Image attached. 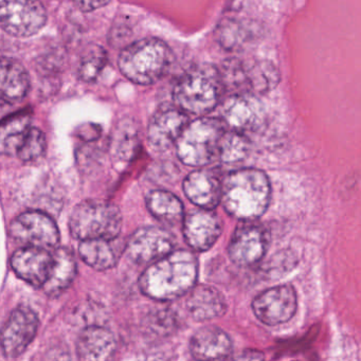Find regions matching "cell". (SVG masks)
<instances>
[{"mask_svg":"<svg viewBox=\"0 0 361 361\" xmlns=\"http://www.w3.org/2000/svg\"><path fill=\"white\" fill-rule=\"evenodd\" d=\"M198 276V261L187 250L171 251L149 264L139 279L143 295L157 301H172L189 293Z\"/></svg>","mask_w":361,"mask_h":361,"instance_id":"6da1fadb","label":"cell"},{"mask_svg":"<svg viewBox=\"0 0 361 361\" xmlns=\"http://www.w3.org/2000/svg\"><path fill=\"white\" fill-rule=\"evenodd\" d=\"M271 187L267 175L257 169H240L230 173L223 183L224 208L240 221H255L267 210Z\"/></svg>","mask_w":361,"mask_h":361,"instance_id":"7a4b0ae2","label":"cell"},{"mask_svg":"<svg viewBox=\"0 0 361 361\" xmlns=\"http://www.w3.org/2000/svg\"><path fill=\"white\" fill-rule=\"evenodd\" d=\"M225 92L219 69L211 64H197L177 80L173 99L185 114L204 116L215 109Z\"/></svg>","mask_w":361,"mask_h":361,"instance_id":"3957f363","label":"cell"},{"mask_svg":"<svg viewBox=\"0 0 361 361\" xmlns=\"http://www.w3.org/2000/svg\"><path fill=\"white\" fill-rule=\"evenodd\" d=\"M172 62L170 47L161 39L147 37L124 48L118 65L126 79L138 85L147 86L160 81Z\"/></svg>","mask_w":361,"mask_h":361,"instance_id":"277c9868","label":"cell"},{"mask_svg":"<svg viewBox=\"0 0 361 361\" xmlns=\"http://www.w3.org/2000/svg\"><path fill=\"white\" fill-rule=\"evenodd\" d=\"M227 130L223 120L202 117L189 122L177 139L176 152L185 166H204L214 161L219 141Z\"/></svg>","mask_w":361,"mask_h":361,"instance_id":"5b68a950","label":"cell"},{"mask_svg":"<svg viewBox=\"0 0 361 361\" xmlns=\"http://www.w3.org/2000/svg\"><path fill=\"white\" fill-rule=\"evenodd\" d=\"M122 215L118 207L100 200H86L73 209L69 219L71 235L79 240L118 238Z\"/></svg>","mask_w":361,"mask_h":361,"instance_id":"8992f818","label":"cell"},{"mask_svg":"<svg viewBox=\"0 0 361 361\" xmlns=\"http://www.w3.org/2000/svg\"><path fill=\"white\" fill-rule=\"evenodd\" d=\"M47 13L39 0H0V28L10 35L28 37L45 27Z\"/></svg>","mask_w":361,"mask_h":361,"instance_id":"52a82bcc","label":"cell"},{"mask_svg":"<svg viewBox=\"0 0 361 361\" xmlns=\"http://www.w3.org/2000/svg\"><path fill=\"white\" fill-rule=\"evenodd\" d=\"M9 234L14 240L27 247L56 248L60 242V231L56 221L41 211H27L12 221Z\"/></svg>","mask_w":361,"mask_h":361,"instance_id":"ba28073f","label":"cell"},{"mask_svg":"<svg viewBox=\"0 0 361 361\" xmlns=\"http://www.w3.org/2000/svg\"><path fill=\"white\" fill-rule=\"evenodd\" d=\"M39 329V318L29 307L12 312L0 331V346L8 358H18L32 343Z\"/></svg>","mask_w":361,"mask_h":361,"instance_id":"9c48e42d","label":"cell"},{"mask_svg":"<svg viewBox=\"0 0 361 361\" xmlns=\"http://www.w3.org/2000/svg\"><path fill=\"white\" fill-rule=\"evenodd\" d=\"M268 242V231L263 226L244 221L232 234L228 247L230 259L242 267L255 265L265 255Z\"/></svg>","mask_w":361,"mask_h":361,"instance_id":"30bf717a","label":"cell"},{"mask_svg":"<svg viewBox=\"0 0 361 361\" xmlns=\"http://www.w3.org/2000/svg\"><path fill=\"white\" fill-rule=\"evenodd\" d=\"M221 115L227 128L244 134L259 130L266 119L264 105L251 92L231 94L224 103Z\"/></svg>","mask_w":361,"mask_h":361,"instance_id":"8fae6325","label":"cell"},{"mask_svg":"<svg viewBox=\"0 0 361 361\" xmlns=\"http://www.w3.org/2000/svg\"><path fill=\"white\" fill-rule=\"evenodd\" d=\"M297 306V293L290 285H280L267 289L252 302L253 312L257 318L270 326L290 320Z\"/></svg>","mask_w":361,"mask_h":361,"instance_id":"7c38bea8","label":"cell"},{"mask_svg":"<svg viewBox=\"0 0 361 361\" xmlns=\"http://www.w3.org/2000/svg\"><path fill=\"white\" fill-rule=\"evenodd\" d=\"M172 234L160 227H143L133 233L126 246V255L134 263L147 265L173 251Z\"/></svg>","mask_w":361,"mask_h":361,"instance_id":"4fadbf2b","label":"cell"},{"mask_svg":"<svg viewBox=\"0 0 361 361\" xmlns=\"http://www.w3.org/2000/svg\"><path fill=\"white\" fill-rule=\"evenodd\" d=\"M189 117L176 105H161L152 116L147 128V140L156 152H164L176 143Z\"/></svg>","mask_w":361,"mask_h":361,"instance_id":"5bb4252c","label":"cell"},{"mask_svg":"<svg viewBox=\"0 0 361 361\" xmlns=\"http://www.w3.org/2000/svg\"><path fill=\"white\" fill-rule=\"evenodd\" d=\"M183 236L196 251H207L213 246L223 231L221 219L210 209H195L183 217Z\"/></svg>","mask_w":361,"mask_h":361,"instance_id":"9a60e30c","label":"cell"},{"mask_svg":"<svg viewBox=\"0 0 361 361\" xmlns=\"http://www.w3.org/2000/svg\"><path fill=\"white\" fill-rule=\"evenodd\" d=\"M10 263L18 278L33 287L42 288L51 271L54 252L48 249L25 246L13 253Z\"/></svg>","mask_w":361,"mask_h":361,"instance_id":"2e32d148","label":"cell"},{"mask_svg":"<svg viewBox=\"0 0 361 361\" xmlns=\"http://www.w3.org/2000/svg\"><path fill=\"white\" fill-rule=\"evenodd\" d=\"M183 188L187 197L200 208L213 210L221 202L223 181L214 170L200 169L190 173Z\"/></svg>","mask_w":361,"mask_h":361,"instance_id":"e0dca14e","label":"cell"},{"mask_svg":"<svg viewBox=\"0 0 361 361\" xmlns=\"http://www.w3.org/2000/svg\"><path fill=\"white\" fill-rule=\"evenodd\" d=\"M192 356L200 360L227 359L232 354V341L223 329L216 326L198 329L190 341Z\"/></svg>","mask_w":361,"mask_h":361,"instance_id":"ac0fdd59","label":"cell"},{"mask_svg":"<svg viewBox=\"0 0 361 361\" xmlns=\"http://www.w3.org/2000/svg\"><path fill=\"white\" fill-rule=\"evenodd\" d=\"M116 348L115 336L105 327H86L78 339V356L81 360H109L115 355Z\"/></svg>","mask_w":361,"mask_h":361,"instance_id":"d6986e66","label":"cell"},{"mask_svg":"<svg viewBox=\"0 0 361 361\" xmlns=\"http://www.w3.org/2000/svg\"><path fill=\"white\" fill-rule=\"evenodd\" d=\"M30 90L26 68L14 59L0 56V97L9 104L24 100Z\"/></svg>","mask_w":361,"mask_h":361,"instance_id":"ffe728a7","label":"cell"},{"mask_svg":"<svg viewBox=\"0 0 361 361\" xmlns=\"http://www.w3.org/2000/svg\"><path fill=\"white\" fill-rule=\"evenodd\" d=\"M187 300L190 314L197 321L219 318L227 312V303L221 291L209 285H198L191 289Z\"/></svg>","mask_w":361,"mask_h":361,"instance_id":"44dd1931","label":"cell"},{"mask_svg":"<svg viewBox=\"0 0 361 361\" xmlns=\"http://www.w3.org/2000/svg\"><path fill=\"white\" fill-rule=\"evenodd\" d=\"M77 274V259L73 251L67 248H56L54 251L51 271L42 289L50 297L60 295L73 284Z\"/></svg>","mask_w":361,"mask_h":361,"instance_id":"7402d4cb","label":"cell"},{"mask_svg":"<svg viewBox=\"0 0 361 361\" xmlns=\"http://www.w3.org/2000/svg\"><path fill=\"white\" fill-rule=\"evenodd\" d=\"M118 238L113 240L94 238L81 240L79 255L90 267L96 270H107L115 267L126 246L120 247Z\"/></svg>","mask_w":361,"mask_h":361,"instance_id":"603a6c76","label":"cell"},{"mask_svg":"<svg viewBox=\"0 0 361 361\" xmlns=\"http://www.w3.org/2000/svg\"><path fill=\"white\" fill-rule=\"evenodd\" d=\"M149 213L168 226H176L183 219V204L174 194L164 190L149 192L147 197Z\"/></svg>","mask_w":361,"mask_h":361,"instance_id":"cb8c5ba5","label":"cell"},{"mask_svg":"<svg viewBox=\"0 0 361 361\" xmlns=\"http://www.w3.org/2000/svg\"><path fill=\"white\" fill-rule=\"evenodd\" d=\"M27 114L14 116L0 124V155L18 156L31 128Z\"/></svg>","mask_w":361,"mask_h":361,"instance_id":"d4e9b609","label":"cell"},{"mask_svg":"<svg viewBox=\"0 0 361 361\" xmlns=\"http://www.w3.org/2000/svg\"><path fill=\"white\" fill-rule=\"evenodd\" d=\"M250 149V140L246 134L236 130H226L219 141L217 157L225 164H238L246 159Z\"/></svg>","mask_w":361,"mask_h":361,"instance_id":"484cf974","label":"cell"},{"mask_svg":"<svg viewBox=\"0 0 361 361\" xmlns=\"http://www.w3.org/2000/svg\"><path fill=\"white\" fill-rule=\"evenodd\" d=\"M107 63V54L99 45H90L80 59L78 75L86 83H92L98 79Z\"/></svg>","mask_w":361,"mask_h":361,"instance_id":"4316f807","label":"cell"},{"mask_svg":"<svg viewBox=\"0 0 361 361\" xmlns=\"http://www.w3.org/2000/svg\"><path fill=\"white\" fill-rule=\"evenodd\" d=\"M251 33L235 20H225L217 29V39L225 49L234 50L244 45Z\"/></svg>","mask_w":361,"mask_h":361,"instance_id":"83f0119b","label":"cell"},{"mask_svg":"<svg viewBox=\"0 0 361 361\" xmlns=\"http://www.w3.org/2000/svg\"><path fill=\"white\" fill-rule=\"evenodd\" d=\"M138 145V132L132 120L120 122L114 137V147L120 157L128 159L132 157Z\"/></svg>","mask_w":361,"mask_h":361,"instance_id":"f1b7e54d","label":"cell"},{"mask_svg":"<svg viewBox=\"0 0 361 361\" xmlns=\"http://www.w3.org/2000/svg\"><path fill=\"white\" fill-rule=\"evenodd\" d=\"M46 149V138L39 128L31 126L24 145L20 147L16 157L23 161H33L43 155Z\"/></svg>","mask_w":361,"mask_h":361,"instance_id":"f546056e","label":"cell"},{"mask_svg":"<svg viewBox=\"0 0 361 361\" xmlns=\"http://www.w3.org/2000/svg\"><path fill=\"white\" fill-rule=\"evenodd\" d=\"M81 11L92 12L104 7L111 0H73Z\"/></svg>","mask_w":361,"mask_h":361,"instance_id":"4dcf8cb0","label":"cell"},{"mask_svg":"<svg viewBox=\"0 0 361 361\" xmlns=\"http://www.w3.org/2000/svg\"><path fill=\"white\" fill-rule=\"evenodd\" d=\"M238 359H243V360H259V359H264V355L263 353L259 352V350H246L242 352V354L238 357Z\"/></svg>","mask_w":361,"mask_h":361,"instance_id":"1f68e13d","label":"cell"},{"mask_svg":"<svg viewBox=\"0 0 361 361\" xmlns=\"http://www.w3.org/2000/svg\"><path fill=\"white\" fill-rule=\"evenodd\" d=\"M8 106H9V103H8L7 101L4 100V99L0 97V115L7 109Z\"/></svg>","mask_w":361,"mask_h":361,"instance_id":"d6a6232c","label":"cell"}]
</instances>
